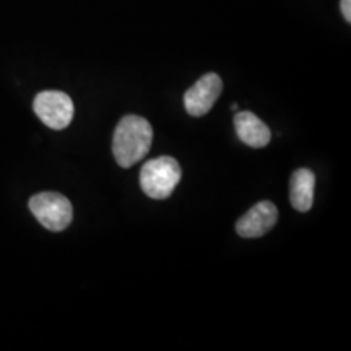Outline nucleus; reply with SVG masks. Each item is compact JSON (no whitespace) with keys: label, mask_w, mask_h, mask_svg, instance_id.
Wrapping results in <instances>:
<instances>
[{"label":"nucleus","mask_w":351,"mask_h":351,"mask_svg":"<svg viewBox=\"0 0 351 351\" xmlns=\"http://www.w3.org/2000/svg\"><path fill=\"white\" fill-rule=\"evenodd\" d=\"M33 109L43 124L62 130L73 119V101L64 91H41L33 101Z\"/></svg>","instance_id":"20e7f679"},{"label":"nucleus","mask_w":351,"mask_h":351,"mask_svg":"<svg viewBox=\"0 0 351 351\" xmlns=\"http://www.w3.org/2000/svg\"><path fill=\"white\" fill-rule=\"evenodd\" d=\"M223 91V80L218 73H207L189 88L184 95V106L189 116L202 117L212 111Z\"/></svg>","instance_id":"39448f33"},{"label":"nucleus","mask_w":351,"mask_h":351,"mask_svg":"<svg viewBox=\"0 0 351 351\" xmlns=\"http://www.w3.org/2000/svg\"><path fill=\"white\" fill-rule=\"evenodd\" d=\"M182 169L173 156L147 161L140 169V187L153 200H166L181 181Z\"/></svg>","instance_id":"f03ea898"},{"label":"nucleus","mask_w":351,"mask_h":351,"mask_svg":"<svg viewBox=\"0 0 351 351\" xmlns=\"http://www.w3.org/2000/svg\"><path fill=\"white\" fill-rule=\"evenodd\" d=\"M153 143L152 124L142 116L122 117L114 130L112 155L121 168H132L148 155Z\"/></svg>","instance_id":"f257e3e1"},{"label":"nucleus","mask_w":351,"mask_h":351,"mask_svg":"<svg viewBox=\"0 0 351 351\" xmlns=\"http://www.w3.org/2000/svg\"><path fill=\"white\" fill-rule=\"evenodd\" d=\"M315 176L311 169H296L289 181V202L298 212H309L314 204Z\"/></svg>","instance_id":"6e6552de"},{"label":"nucleus","mask_w":351,"mask_h":351,"mask_svg":"<svg viewBox=\"0 0 351 351\" xmlns=\"http://www.w3.org/2000/svg\"><path fill=\"white\" fill-rule=\"evenodd\" d=\"M32 213L49 231H64L73 219V207L59 192H41L28 202Z\"/></svg>","instance_id":"7ed1b4c3"},{"label":"nucleus","mask_w":351,"mask_h":351,"mask_svg":"<svg viewBox=\"0 0 351 351\" xmlns=\"http://www.w3.org/2000/svg\"><path fill=\"white\" fill-rule=\"evenodd\" d=\"M276 221H278V208L270 200H262L236 221V232L245 239L262 238L274 230Z\"/></svg>","instance_id":"423d86ee"},{"label":"nucleus","mask_w":351,"mask_h":351,"mask_svg":"<svg viewBox=\"0 0 351 351\" xmlns=\"http://www.w3.org/2000/svg\"><path fill=\"white\" fill-rule=\"evenodd\" d=\"M340 7H341V13H343L345 20L350 23L351 21V0H341Z\"/></svg>","instance_id":"1a4fd4ad"},{"label":"nucleus","mask_w":351,"mask_h":351,"mask_svg":"<svg viewBox=\"0 0 351 351\" xmlns=\"http://www.w3.org/2000/svg\"><path fill=\"white\" fill-rule=\"evenodd\" d=\"M234 129L241 142L251 148H263L271 140V132L269 127L251 111L236 112Z\"/></svg>","instance_id":"0eeeda50"}]
</instances>
